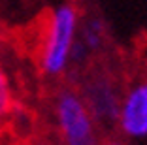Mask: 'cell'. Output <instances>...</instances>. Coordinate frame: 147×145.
Listing matches in <instances>:
<instances>
[{"label": "cell", "instance_id": "cell-6", "mask_svg": "<svg viewBox=\"0 0 147 145\" xmlns=\"http://www.w3.org/2000/svg\"><path fill=\"white\" fill-rule=\"evenodd\" d=\"M13 107V90H11V83L9 77L6 74L4 66L0 64V117L8 115Z\"/></svg>", "mask_w": 147, "mask_h": 145}, {"label": "cell", "instance_id": "cell-3", "mask_svg": "<svg viewBox=\"0 0 147 145\" xmlns=\"http://www.w3.org/2000/svg\"><path fill=\"white\" fill-rule=\"evenodd\" d=\"M79 94L94 117L98 126H115L117 111L121 104V87L108 72H91L83 77Z\"/></svg>", "mask_w": 147, "mask_h": 145}, {"label": "cell", "instance_id": "cell-1", "mask_svg": "<svg viewBox=\"0 0 147 145\" xmlns=\"http://www.w3.org/2000/svg\"><path fill=\"white\" fill-rule=\"evenodd\" d=\"M79 25L81 13L74 4L64 2L51 9L45 21L43 40L38 53L40 70L45 77L59 79L70 70Z\"/></svg>", "mask_w": 147, "mask_h": 145}, {"label": "cell", "instance_id": "cell-8", "mask_svg": "<svg viewBox=\"0 0 147 145\" xmlns=\"http://www.w3.org/2000/svg\"><path fill=\"white\" fill-rule=\"evenodd\" d=\"M4 42H6V32H4L2 23H0V51H2V47H4Z\"/></svg>", "mask_w": 147, "mask_h": 145}, {"label": "cell", "instance_id": "cell-4", "mask_svg": "<svg viewBox=\"0 0 147 145\" xmlns=\"http://www.w3.org/2000/svg\"><path fill=\"white\" fill-rule=\"evenodd\" d=\"M115 128L126 141H147V79H140L123 90Z\"/></svg>", "mask_w": 147, "mask_h": 145}, {"label": "cell", "instance_id": "cell-5", "mask_svg": "<svg viewBox=\"0 0 147 145\" xmlns=\"http://www.w3.org/2000/svg\"><path fill=\"white\" fill-rule=\"evenodd\" d=\"M108 42V28H106V21L100 15H91V17L81 19L78 32V43L85 49L89 57L100 53L106 47Z\"/></svg>", "mask_w": 147, "mask_h": 145}, {"label": "cell", "instance_id": "cell-2", "mask_svg": "<svg viewBox=\"0 0 147 145\" xmlns=\"http://www.w3.org/2000/svg\"><path fill=\"white\" fill-rule=\"evenodd\" d=\"M53 121L62 145H98L100 126L78 89L62 87L53 98Z\"/></svg>", "mask_w": 147, "mask_h": 145}, {"label": "cell", "instance_id": "cell-7", "mask_svg": "<svg viewBox=\"0 0 147 145\" xmlns=\"http://www.w3.org/2000/svg\"><path fill=\"white\" fill-rule=\"evenodd\" d=\"M98 145H126V143H125V141H121V140H113V138H109V140L100 141Z\"/></svg>", "mask_w": 147, "mask_h": 145}]
</instances>
